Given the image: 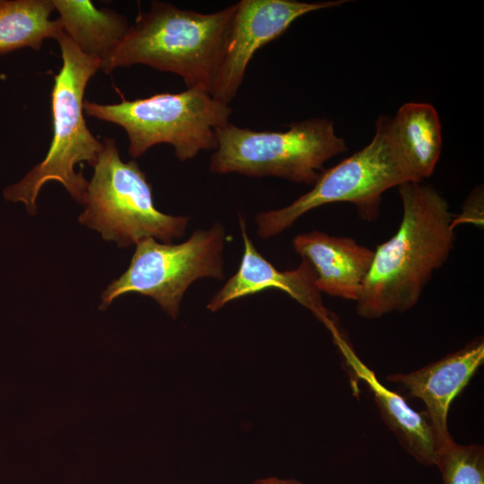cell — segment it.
Here are the masks:
<instances>
[{
	"label": "cell",
	"instance_id": "3",
	"mask_svg": "<svg viewBox=\"0 0 484 484\" xmlns=\"http://www.w3.org/2000/svg\"><path fill=\"white\" fill-rule=\"evenodd\" d=\"M59 44L62 66L54 77L51 92L53 137L45 159L18 183L7 186L4 196L22 202L30 214L36 212V200L48 181L61 183L71 196L84 203L89 182L77 163L94 166L103 150L83 117V95L89 80L100 68V62L82 53L63 31L56 39Z\"/></svg>",
	"mask_w": 484,
	"mask_h": 484
},
{
	"label": "cell",
	"instance_id": "6",
	"mask_svg": "<svg viewBox=\"0 0 484 484\" xmlns=\"http://www.w3.org/2000/svg\"><path fill=\"white\" fill-rule=\"evenodd\" d=\"M82 224L99 231L108 241L125 247L146 238L169 243L181 238L189 219L160 212L151 186L135 160L124 162L112 138L103 140V150L94 164Z\"/></svg>",
	"mask_w": 484,
	"mask_h": 484
},
{
	"label": "cell",
	"instance_id": "13",
	"mask_svg": "<svg viewBox=\"0 0 484 484\" xmlns=\"http://www.w3.org/2000/svg\"><path fill=\"white\" fill-rule=\"evenodd\" d=\"M333 338L346 363L368 385L385 423L401 445L419 463L436 465L442 448L426 413L414 411L400 394L384 386L341 333Z\"/></svg>",
	"mask_w": 484,
	"mask_h": 484
},
{
	"label": "cell",
	"instance_id": "2",
	"mask_svg": "<svg viewBox=\"0 0 484 484\" xmlns=\"http://www.w3.org/2000/svg\"><path fill=\"white\" fill-rule=\"evenodd\" d=\"M235 10L236 4L201 13L154 1L149 12L139 13L102 71L146 65L181 76L187 88L210 92Z\"/></svg>",
	"mask_w": 484,
	"mask_h": 484
},
{
	"label": "cell",
	"instance_id": "12",
	"mask_svg": "<svg viewBox=\"0 0 484 484\" xmlns=\"http://www.w3.org/2000/svg\"><path fill=\"white\" fill-rule=\"evenodd\" d=\"M295 251L310 264L320 292L357 301L362 292L374 259V250L353 238L321 231L296 236Z\"/></svg>",
	"mask_w": 484,
	"mask_h": 484
},
{
	"label": "cell",
	"instance_id": "10",
	"mask_svg": "<svg viewBox=\"0 0 484 484\" xmlns=\"http://www.w3.org/2000/svg\"><path fill=\"white\" fill-rule=\"evenodd\" d=\"M244 240V254L238 272L226 282L207 305L212 312L239 298L258 293L266 289H279L300 305L309 309L334 333L337 325L324 307L315 274L310 264L302 259L295 270L280 271L255 249L246 230L245 220L239 217Z\"/></svg>",
	"mask_w": 484,
	"mask_h": 484
},
{
	"label": "cell",
	"instance_id": "9",
	"mask_svg": "<svg viewBox=\"0 0 484 484\" xmlns=\"http://www.w3.org/2000/svg\"><path fill=\"white\" fill-rule=\"evenodd\" d=\"M345 1L241 0L228 28L210 94L229 104L242 84L255 53L276 39L302 15L335 7Z\"/></svg>",
	"mask_w": 484,
	"mask_h": 484
},
{
	"label": "cell",
	"instance_id": "14",
	"mask_svg": "<svg viewBox=\"0 0 484 484\" xmlns=\"http://www.w3.org/2000/svg\"><path fill=\"white\" fill-rule=\"evenodd\" d=\"M389 146L409 177L423 182L431 176L442 150L441 123L428 103L409 102L393 117H381Z\"/></svg>",
	"mask_w": 484,
	"mask_h": 484
},
{
	"label": "cell",
	"instance_id": "8",
	"mask_svg": "<svg viewBox=\"0 0 484 484\" xmlns=\"http://www.w3.org/2000/svg\"><path fill=\"white\" fill-rule=\"evenodd\" d=\"M224 229H198L177 245L146 238L136 243L128 269L103 291L100 309L117 297L139 293L152 298L173 318L186 289L202 278L223 279Z\"/></svg>",
	"mask_w": 484,
	"mask_h": 484
},
{
	"label": "cell",
	"instance_id": "11",
	"mask_svg": "<svg viewBox=\"0 0 484 484\" xmlns=\"http://www.w3.org/2000/svg\"><path fill=\"white\" fill-rule=\"evenodd\" d=\"M484 361V341L478 337L463 348L406 374L394 373L387 380L402 385L411 397L421 400L439 445L443 449L454 441L447 416L451 403L468 385Z\"/></svg>",
	"mask_w": 484,
	"mask_h": 484
},
{
	"label": "cell",
	"instance_id": "17",
	"mask_svg": "<svg viewBox=\"0 0 484 484\" xmlns=\"http://www.w3.org/2000/svg\"><path fill=\"white\" fill-rule=\"evenodd\" d=\"M436 466L444 484H484V449L480 445L453 441L441 450Z\"/></svg>",
	"mask_w": 484,
	"mask_h": 484
},
{
	"label": "cell",
	"instance_id": "16",
	"mask_svg": "<svg viewBox=\"0 0 484 484\" xmlns=\"http://www.w3.org/2000/svg\"><path fill=\"white\" fill-rule=\"evenodd\" d=\"M54 10L52 0H0V54L39 50L46 39H56L62 28L50 20Z\"/></svg>",
	"mask_w": 484,
	"mask_h": 484
},
{
	"label": "cell",
	"instance_id": "4",
	"mask_svg": "<svg viewBox=\"0 0 484 484\" xmlns=\"http://www.w3.org/2000/svg\"><path fill=\"white\" fill-rule=\"evenodd\" d=\"M83 110L88 116L123 127L132 157L142 156L153 145L169 143L182 161L201 151L216 149L215 131L229 123L232 112L229 104L199 88L134 100L123 99L114 104L84 100Z\"/></svg>",
	"mask_w": 484,
	"mask_h": 484
},
{
	"label": "cell",
	"instance_id": "18",
	"mask_svg": "<svg viewBox=\"0 0 484 484\" xmlns=\"http://www.w3.org/2000/svg\"><path fill=\"white\" fill-rule=\"evenodd\" d=\"M254 484H302L296 480H282L277 478H268L264 480H259Z\"/></svg>",
	"mask_w": 484,
	"mask_h": 484
},
{
	"label": "cell",
	"instance_id": "7",
	"mask_svg": "<svg viewBox=\"0 0 484 484\" xmlns=\"http://www.w3.org/2000/svg\"><path fill=\"white\" fill-rule=\"evenodd\" d=\"M406 182H410L408 175L392 151L378 117L370 143L324 169L309 192L283 208L258 213L257 235L262 238L276 236L309 211L338 202L353 203L361 219L375 220L383 193Z\"/></svg>",
	"mask_w": 484,
	"mask_h": 484
},
{
	"label": "cell",
	"instance_id": "1",
	"mask_svg": "<svg viewBox=\"0 0 484 484\" xmlns=\"http://www.w3.org/2000/svg\"><path fill=\"white\" fill-rule=\"evenodd\" d=\"M398 187L401 223L395 234L374 250L371 269L356 301L357 313L367 319L413 307L454 246V219L446 200L423 182Z\"/></svg>",
	"mask_w": 484,
	"mask_h": 484
},
{
	"label": "cell",
	"instance_id": "5",
	"mask_svg": "<svg viewBox=\"0 0 484 484\" xmlns=\"http://www.w3.org/2000/svg\"><path fill=\"white\" fill-rule=\"evenodd\" d=\"M217 146L211 157L214 173L276 177L314 185L324 164L347 151L327 118L292 123L283 132L253 131L229 122L215 131Z\"/></svg>",
	"mask_w": 484,
	"mask_h": 484
},
{
	"label": "cell",
	"instance_id": "15",
	"mask_svg": "<svg viewBox=\"0 0 484 484\" xmlns=\"http://www.w3.org/2000/svg\"><path fill=\"white\" fill-rule=\"evenodd\" d=\"M52 2L62 30L82 53L98 59L102 70L128 32L126 18L114 10L98 9L89 0Z\"/></svg>",
	"mask_w": 484,
	"mask_h": 484
}]
</instances>
